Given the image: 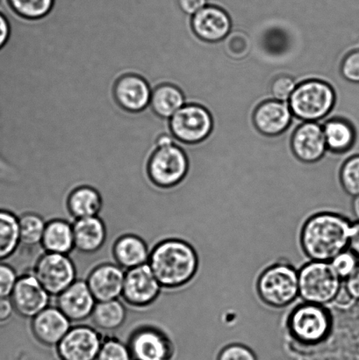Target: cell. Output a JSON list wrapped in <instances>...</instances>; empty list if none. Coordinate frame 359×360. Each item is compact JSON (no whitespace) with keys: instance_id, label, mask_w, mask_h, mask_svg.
I'll return each instance as SVG.
<instances>
[{"instance_id":"obj_1","label":"cell","mask_w":359,"mask_h":360,"mask_svg":"<svg viewBox=\"0 0 359 360\" xmlns=\"http://www.w3.org/2000/svg\"><path fill=\"white\" fill-rule=\"evenodd\" d=\"M353 224L346 215L330 210L309 215L299 234L301 252L308 260L330 262L349 249Z\"/></svg>"},{"instance_id":"obj_2","label":"cell","mask_w":359,"mask_h":360,"mask_svg":"<svg viewBox=\"0 0 359 360\" xmlns=\"http://www.w3.org/2000/svg\"><path fill=\"white\" fill-rule=\"evenodd\" d=\"M148 264L162 288L178 289L185 287L195 278L200 259L195 247L188 242L170 238L154 247Z\"/></svg>"},{"instance_id":"obj_3","label":"cell","mask_w":359,"mask_h":360,"mask_svg":"<svg viewBox=\"0 0 359 360\" xmlns=\"http://www.w3.org/2000/svg\"><path fill=\"white\" fill-rule=\"evenodd\" d=\"M334 321L329 306L301 302L287 313L284 329L295 343L315 347L325 343L332 337Z\"/></svg>"},{"instance_id":"obj_4","label":"cell","mask_w":359,"mask_h":360,"mask_svg":"<svg viewBox=\"0 0 359 360\" xmlns=\"http://www.w3.org/2000/svg\"><path fill=\"white\" fill-rule=\"evenodd\" d=\"M256 292L260 301L270 309L289 308L300 298L298 270L287 260L270 264L256 278Z\"/></svg>"},{"instance_id":"obj_5","label":"cell","mask_w":359,"mask_h":360,"mask_svg":"<svg viewBox=\"0 0 359 360\" xmlns=\"http://www.w3.org/2000/svg\"><path fill=\"white\" fill-rule=\"evenodd\" d=\"M301 302L330 306L342 288L341 280L329 262L311 261L298 270Z\"/></svg>"},{"instance_id":"obj_6","label":"cell","mask_w":359,"mask_h":360,"mask_svg":"<svg viewBox=\"0 0 359 360\" xmlns=\"http://www.w3.org/2000/svg\"><path fill=\"white\" fill-rule=\"evenodd\" d=\"M288 103L295 117L304 122H318L332 110L335 93L322 81H306L298 84Z\"/></svg>"},{"instance_id":"obj_7","label":"cell","mask_w":359,"mask_h":360,"mask_svg":"<svg viewBox=\"0 0 359 360\" xmlns=\"http://www.w3.org/2000/svg\"><path fill=\"white\" fill-rule=\"evenodd\" d=\"M188 172V158L176 144L160 147L149 165L150 179L164 190L177 188L184 181Z\"/></svg>"},{"instance_id":"obj_8","label":"cell","mask_w":359,"mask_h":360,"mask_svg":"<svg viewBox=\"0 0 359 360\" xmlns=\"http://www.w3.org/2000/svg\"><path fill=\"white\" fill-rule=\"evenodd\" d=\"M33 274L51 296H58L77 281L75 264L63 254L45 252L35 263Z\"/></svg>"},{"instance_id":"obj_9","label":"cell","mask_w":359,"mask_h":360,"mask_svg":"<svg viewBox=\"0 0 359 360\" xmlns=\"http://www.w3.org/2000/svg\"><path fill=\"white\" fill-rule=\"evenodd\" d=\"M170 123L175 139L186 143L202 142L213 129L212 116L199 105H185L172 116Z\"/></svg>"},{"instance_id":"obj_10","label":"cell","mask_w":359,"mask_h":360,"mask_svg":"<svg viewBox=\"0 0 359 360\" xmlns=\"http://www.w3.org/2000/svg\"><path fill=\"white\" fill-rule=\"evenodd\" d=\"M162 285L149 264L126 271L122 297L126 304L145 308L157 301Z\"/></svg>"},{"instance_id":"obj_11","label":"cell","mask_w":359,"mask_h":360,"mask_svg":"<svg viewBox=\"0 0 359 360\" xmlns=\"http://www.w3.org/2000/svg\"><path fill=\"white\" fill-rule=\"evenodd\" d=\"M10 297L18 315L33 319L48 308L51 295L34 274H26L18 278Z\"/></svg>"},{"instance_id":"obj_12","label":"cell","mask_w":359,"mask_h":360,"mask_svg":"<svg viewBox=\"0 0 359 360\" xmlns=\"http://www.w3.org/2000/svg\"><path fill=\"white\" fill-rule=\"evenodd\" d=\"M102 343L100 334L96 330L79 326L72 328L56 347L62 359L96 360Z\"/></svg>"},{"instance_id":"obj_13","label":"cell","mask_w":359,"mask_h":360,"mask_svg":"<svg viewBox=\"0 0 359 360\" xmlns=\"http://www.w3.org/2000/svg\"><path fill=\"white\" fill-rule=\"evenodd\" d=\"M129 348L136 360H169L174 345L167 335L157 328H139L129 338Z\"/></svg>"},{"instance_id":"obj_14","label":"cell","mask_w":359,"mask_h":360,"mask_svg":"<svg viewBox=\"0 0 359 360\" xmlns=\"http://www.w3.org/2000/svg\"><path fill=\"white\" fill-rule=\"evenodd\" d=\"M96 303L86 281L81 280L73 282L56 296V307L72 323H80L90 319Z\"/></svg>"},{"instance_id":"obj_15","label":"cell","mask_w":359,"mask_h":360,"mask_svg":"<svg viewBox=\"0 0 359 360\" xmlns=\"http://www.w3.org/2000/svg\"><path fill=\"white\" fill-rule=\"evenodd\" d=\"M125 270L117 264H102L95 267L86 283L97 302L112 301L122 297Z\"/></svg>"},{"instance_id":"obj_16","label":"cell","mask_w":359,"mask_h":360,"mask_svg":"<svg viewBox=\"0 0 359 360\" xmlns=\"http://www.w3.org/2000/svg\"><path fill=\"white\" fill-rule=\"evenodd\" d=\"M72 322L58 307H48L32 319L31 330L35 340L46 347H58L72 329Z\"/></svg>"},{"instance_id":"obj_17","label":"cell","mask_w":359,"mask_h":360,"mask_svg":"<svg viewBox=\"0 0 359 360\" xmlns=\"http://www.w3.org/2000/svg\"><path fill=\"white\" fill-rule=\"evenodd\" d=\"M192 25L195 34L206 41L223 40L231 30L230 15L223 7L209 4L192 16Z\"/></svg>"},{"instance_id":"obj_18","label":"cell","mask_w":359,"mask_h":360,"mask_svg":"<svg viewBox=\"0 0 359 360\" xmlns=\"http://www.w3.org/2000/svg\"><path fill=\"white\" fill-rule=\"evenodd\" d=\"M292 146L299 160L306 163L318 161L328 149L322 126L318 122H302L295 130Z\"/></svg>"},{"instance_id":"obj_19","label":"cell","mask_w":359,"mask_h":360,"mask_svg":"<svg viewBox=\"0 0 359 360\" xmlns=\"http://www.w3.org/2000/svg\"><path fill=\"white\" fill-rule=\"evenodd\" d=\"M293 116L288 102L268 101L256 109L254 122L260 132L276 136L290 126Z\"/></svg>"},{"instance_id":"obj_20","label":"cell","mask_w":359,"mask_h":360,"mask_svg":"<svg viewBox=\"0 0 359 360\" xmlns=\"http://www.w3.org/2000/svg\"><path fill=\"white\" fill-rule=\"evenodd\" d=\"M72 227L74 246L81 253L97 252L107 240V228L98 217L77 219Z\"/></svg>"},{"instance_id":"obj_21","label":"cell","mask_w":359,"mask_h":360,"mask_svg":"<svg viewBox=\"0 0 359 360\" xmlns=\"http://www.w3.org/2000/svg\"><path fill=\"white\" fill-rule=\"evenodd\" d=\"M151 91L149 84L142 77L135 75L123 77L115 87V96L119 104L126 110L140 112L150 104Z\"/></svg>"},{"instance_id":"obj_22","label":"cell","mask_w":359,"mask_h":360,"mask_svg":"<svg viewBox=\"0 0 359 360\" xmlns=\"http://www.w3.org/2000/svg\"><path fill=\"white\" fill-rule=\"evenodd\" d=\"M116 264L128 271L149 262L150 252L144 240L136 235L121 236L112 248Z\"/></svg>"},{"instance_id":"obj_23","label":"cell","mask_w":359,"mask_h":360,"mask_svg":"<svg viewBox=\"0 0 359 360\" xmlns=\"http://www.w3.org/2000/svg\"><path fill=\"white\" fill-rule=\"evenodd\" d=\"M67 207L75 220L98 217L103 206L102 194L96 188L89 186L76 187L67 197Z\"/></svg>"},{"instance_id":"obj_24","label":"cell","mask_w":359,"mask_h":360,"mask_svg":"<svg viewBox=\"0 0 359 360\" xmlns=\"http://www.w3.org/2000/svg\"><path fill=\"white\" fill-rule=\"evenodd\" d=\"M45 252L69 255L75 249L72 224L62 219L46 224L41 242Z\"/></svg>"},{"instance_id":"obj_25","label":"cell","mask_w":359,"mask_h":360,"mask_svg":"<svg viewBox=\"0 0 359 360\" xmlns=\"http://www.w3.org/2000/svg\"><path fill=\"white\" fill-rule=\"evenodd\" d=\"M126 317L125 306L117 299L112 300V301L97 302L90 319L98 329L104 331H114L123 326Z\"/></svg>"},{"instance_id":"obj_26","label":"cell","mask_w":359,"mask_h":360,"mask_svg":"<svg viewBox=\"0 0 359 360\" xmlns=\"http://www.w3.org/2000/svg\"><path fill=\"white\" fill-rule=\"evenodd\" d=\"M185 105L182 91L171 84L157 87L151 95V107L157 115L164 119H171Z\"/></svg>"},{"instance_id":"obj_27","label":"cell","mask_w":359,"mask_h":360,"mask_svg":"<svg viewBox=\"0 0 359 360\" xmlns=\"http://www.w3.org/2000/svg\"><path fill=\"white\" fill-rule=\"evenodd\" d=\"M327 148L335 153H344L353 146L355 131L353 125L343 119H332L322 125Z\"/></svg>"},{"instance_id":"obj_28","label":"cell","mask_w":359,"mask_h":360,"mask_svg":"<svg viewBox=\"0 0 359 360\" xmlns=\"http://www.w3.org/2000/svg\"><path fill=\"white\" fill-rule=\"evenodd\" d=\"M20 243L19 218L9 211L0 210V261L12 256Z\"/></svg>"},{"instance_id":"obj_29","label":"cell","mask_w":359,"mask_h":360,"mask_svg":"<svg viewBox=\"0 0 359 360\" xmlns=\"http://www.w3.org/2000/svg\"><path fill=\"white\" fill-rule=\"evenodd\" d=\"M20 239L21 245L34 247L41 245L46 222L40 215L26 213L19 218Z\"/></svg>"},{"instance_id":"obj_30","label":"cell","mask_w":359,"mask_h":360,"mask_svg":"<svg viewBox=\"0 0 359 360\" xmlns=\"http://www.w3.org/2000/svg\"><path fill=\"white\" fill-rule=\"evenodd\" d=\"M341 189L351 198L359 195V155H355L344 164L340 172Z\"/></svg>"},{"instance_id":"obj_31","label":"cell","mask_w":359,"mask_h":360,"mask_svg":"<svg viewBox=\"0 0 359 360\" xmlns=\"http://www.w3.org/2000/svg\"><path fill=\"white\" fill-rule=\"evenodd\" d=\"M11 8L28 19L44 17L51 11L53 0H7Z\"/></svg>"},{"instance_id":"obj_32","label":"cell","mask_w":359,"mask_h":360,"mask_svg":"<svg viewBox=\"0 0 359 360\" xmlns=\"http://www.w3.org/2000/svg\"><path fill=\"white\" fill-rule=\"evenodd\" d=\"M329 263L344 281L356 271L359 266V257L350 249H347L334 257Z\"/></svg>"},{"instance_id":"obj_33","label":"cell","mask_w":359,"mask_h":360,"mask_svg":"<svg viewBox=\"0 0 359 360\" xmlns=\"http://www.w3.org/2000/svg\"><path fill=\"white\" fill-rule=\"evenodd\" d=\"M129 345L117 340H107L102 343L96 360H131Z\"/></svg>"},{"instance_id":"obj_34","label":"cell","mask_w":359,"mask_h":360,"mask_svg":"<svg viewBox=\"0 0 359 360\" xmlns=\"http://www.w3.org/2000/svg\"><path fill=\"white\" fill-rule=\"evenodd\" d=\"M298 86L296 81L293 77L288 76H280L273 81L272 86V94L274 100L288 102L291 95L293 94Z\"/></svg>"},{"instance_id":"obj_35","label":"cell","mask_w":359,"mask_h":360,"mask_svg":"<svg viewBox=\"0 0 359 360\" xmlns=\"http://www.w3.org/2000/svg\"><path fill=\"white\" fill-rule=\"evenodd\" d=\"M18 278L15 271L8 264L0 263V298H9Z\"/></svg>"},{"instance_id":"obj_36","label":"cell","mask_w":359,"mask_h":360,"mask_svg":"<svg viewBox=\"0 0 359 360\" xmlns=\"http://www.w3.org/2000/svg\"><path fill=\"white\" fill-rule=\"evenodd\" d=\"M219 360H256L254 354L247 347L232 344L221 352Z\"/></svg>"},{"instance_id":"obj_37","label":"cell","mask_w":359,"mask_h":360,"mask_svg":"<svg viewBox=\"0 0 359 360\" xmlns=\"http://www.w3.org/2000/svg\"><path fill=\"white\" fill-rule=\"evenodd\" d=\"M342 73L351 82L359 83V49L351 52L344 58Z\"/></svg>"},{"instance_id":"obj_38","label":"cell","mask_w":359,"mask_h":360,"mask_svg":"<svg viewBox=\"0 0 359 360\" xmlns=\"http://www.w3.org/2000/svg\"><path fill=\"white\" fill-rule=\"evenodd\" d=\"M209 4V0H178L181 10L188 15L193 16Z\"/></svg>"},{"instance_id":"obj_39","label":"cell","mask_w":359,"mask_h":360,"mask_svg":"<svg viewBox=\"0 0 359 360\" xmlns=\"http://www.w3.org/2000/svg\"><path fill=\"white\" fill-rule=\"evenodd\" d=\"M343 285L348 294L351 295V297L355 302H359V266L349 278L344 281Z\"/></svg>"},{"instance_id":"obj_40","label":"cell","mask_w":359,"mask_h":360,"mask_svg":"<svg viewBox=\"0 0 359 360\" xmlns=\"http://www.w3.org/2000/svg\"><path fill=\"white\" fill-rule=\"evenodd\" d=\"M11 34V27L8 19L5 13L0 11V51L6 47L8 42Z\"/></svg>"},{"instance_id":"obj_41","label":"cell","mask_w":359,"mask_h":360,"mask_svg":"<svg viewBox=\"0 0 359 360\" xmlns=\"http://www.w3.org/2000/svg\"><path fill=\"white\" fill-rule=\"evenodd\" d=\"M14 308L9 298H0V324H4L11 319Z\"/></svg>"},{"instance_id":"obj_42","label":"cell","mask_w":359,"mask_h":360,"mask_svg":"<svg viewBox=\"0 0 359 360\" xmlns=\"http://www.w3.org/2000/svg\"><path fill=\"white\" fill-rule=\"evenodd\" d=\"M349 249L359 257V221L353 224L350 238Z\"/></svg>"},{"instance_id":"obj_43","label":"cell","mask_w":359,"mask_h":360,"mask_svg":"<svg viewBox=\"0 0 359 360\" xmlns=\"http://www.w3.org/2000/svg\"><path fill=\"white\" fill-rule=\"evenodd\" d=\"M351 211H353L354 217L359 221V195L353 198V200H351Z\"/></svg>"},{"instance_id":"obj_44","label":"cell","mask_w":359,"mask_h":360,"mask_svg":"<svg viewBox=\"0 0 359 360\" xmlns=\"http://www.w3.org/2000/svg\"><path fill=\"white\" fill-rule=\"evenodd\" d=\"M60 360H65V359H60Z\"/></svg>"}]
</instances>
